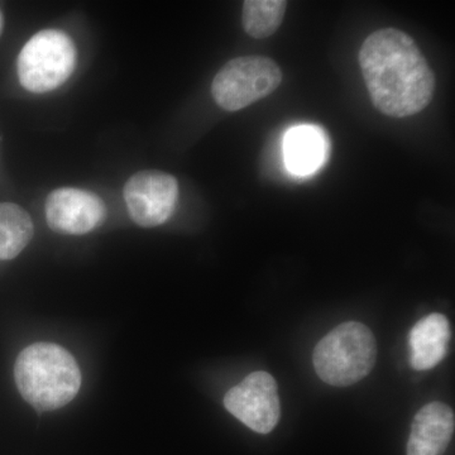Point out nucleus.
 Listing matches in <instances>:
<instances>
[{"label":"nucleus","mask_w":455,"mask_h":455,"mask_svg":"<svg viewBox=\"0 0 455 455\" xmlns=\"http://www.w3.org/2000/svg\"><path fill=\"white\" fill-rule=\"evenodd\" d=\"M359 65L373 106L391 118L423 112L435 90V76L423 52L405 32L383 28L368 36Z\"/></svg>","instance_id":"f257e3e1"},{"label":"nucleus","mask_w":455,"mask_h":455,"mask_svg":"<svg viewBox=\"0 0 455 455\" xmlns=\"http://www.w3.org/2000/svg\"><path fill=\"white\" fill-rule=\"evenodd\" d=\"M14 379L22 397L40 411L68 405L82 386L76 361L53 343H35L23 349L14 366Z\"/></svg>","instance_id":"f03ea898"},{"label":"nucleus","mask_w":455,"mask_h":455,"mask_svg":"<svg viewBox=\"0 0 455 455\" xmlns=\"http://www.w3.org/2000/svg\"><path fill=\"white\" fill-rule=\"evenodd\" d=\"M376 359V338L358 322L338 325L316 344L313 355L317 376L335 387H347L363 379Z\"/></svg>","instance_id":"7ed1b4c3"},{"label":"nucleus","mask_w":455,"mask_h":455,"mask_svg":"<svg viewBox=\"0 0 455 455\" xmlns=\"http://www.w3.org/2000/svg\"><path fill=\"white\" fill-rule=\"evenodd\" d=\"M76 47L66 33L44 29L27 42L18 56L20 85L36 94L52 92L74 73Z\"/></svg>","instance_id":"20e7f679"},{"label":"nucleus","mask_w":455,"mask_h":455,"mask_svg":"<svg viewBox=\"0 0 455 455\" xmlns=\"http://www.w3.org/2000/svg\"><path fill=\"white\" fill-rule=\"evenodd\" d=\"M283 82L280 66L265 56L230 60L215 75L212 94L227 112H238L276 92Z\"/></svg>","instance_id":"39448f33"},{"label":"nucleus","mask_w":455,"mask_h":455,"mask_svg":"<svg viewBox=\"0 0 455 455\" xmlns=\"http://www.w3.org/2000/svg\"><path fill=\"white\" fill-rule=\"evenodd\" d=\"M224 406L256 433H271L281 418L277 383L271 374L263 371L248 374L243 381L227 392Z\"/></svg>","instance_id":"423d86ee"},{"label":"nucleus","mask_w":455,"mask_h":455,"mask_svg":"<svg viewBox=\"0 0 455 455\" xmlns=\"http://www.w3.org/2000/svg\"><path fill=\"white\" fill-rule=\"evenodd\" d=\"M178 199V180L163 171H140L124 187V200L131 218L143 228L166 223L175 212Z\"/></svg>","instance_id":"0eeeda50"},{"label":"nucleus","mask_w":455,"mask_h":455,"mask_svg":"<svg viewBox=\"0 0 455 455\" xmlns=\"http://www.w3.org/2000/svg\"><path fill=\"white\" fill-rule=\"evenodd\" d=\"M106 215L103 200L82 188H56L46 200L47 224L60 235H86L97 229Z\"/></svg>","instance_id":"6e6552de"},{"label":"nucleus","mask_w":455,"mask_h":455,"mask_svg":"<svg viewBox=\"0 0 455 455\" xmlns=\"http://www.w3.org/2000/svg\"><path fill=\"white\" fill-rule=\"evenodd\" d=\"M455 427L454 411L434 401L419 410L407 442V455H444Z\"/></svg>","instance_id":"1a4fd4ad"},{"label":"nucleus","mask_w":455,"mask_h":455,"mask_svg":"<svg viewBox=\"0 0 455 455\" xmlns=\"http://www.w3.org/2000/svg\"><path fill=\"white\" fill-rule=\"evenodd\" d=\"M451 337V324L443 314H430L419 320L409 334L410 363L412 368L427 371L438 366L447 355Z\"/></svg>","instance_id":"9d476101"},{"label":"nucleus","mask_w":455,"mask_h":455,"mask_svg":"<svg viewBox=\"0 0 455 455\" xmlns=\"http://www.w3.org/2000/svg\"><path fill=\"white\" fill-rule=\"evenodd\" d=\"M284 161L293 175L307 176L325 163L329 140L324 132L314 125L292 128L284 139Z\"/></svg>","instance_id":"9b49d317"},{"label":"nucleus","mask_w":455,"mask_h":455,"mask_svg":"<svg viewBox=\"0 0 455 455\" xmlns=\"http://www.w3.org/2000/svg\"><path fill=\"white\" fill-rule=\"evenodd\" d=\"M31 215L17 204L0 203V260L16 259L33 238Z\"/></svg>","instance_id":"f8f14e48"},{"label":"nucleus","mask_w":455,"mask_h":455,"mask_svg":"<svg viewBox=\"0 0 455 455\" xmlns=\"http://www.w3.org/2000/svg\"><path fill=\"white\" fill-rule=\"evenodd\" d=\"M286 9L284 0H245L242 13L244 31L256 40L271 37L280 28Z\"/></svg>","instance_id":"ddd939ff"},{"label":"nucleus","mask_w":455,"mask_h":455,"mask_svg":"<svg viewBox=\"0 0 455 455\" xmlns=\"http://www.w3.org/2000/svg\"><path fill=\"white\" fill-rule=\"evenodd\" d=\"M3 23H4V20H3V14L2 12H0V35H2L3 31Z\"/></svg>","instance_id":"4468645a"}]
</instances>
